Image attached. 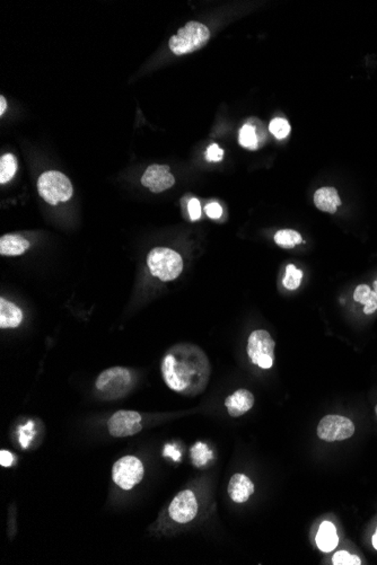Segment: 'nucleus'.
Returning a JSON list of instances; mask_svg holds the SVG:
<instances>
[{"instance_id": "nucleus-1", "label": "nucleus", "mask_w": 377, "mask_h": 565, "mask_svg": "<svg viewBox=\"0 0 377 565\" xmlns=\"http://www.w3.org/2000/svg\"><path fill=\"white\" fill-rule=\"evenodd\" d=\"M162 375L167 387L184 395L195 396L207 387L211 363L200 347L193 344H177L162 360Z\"/></svg>"}, {"instance_id": "nucleus-2", "label": "nucleus", "mask_w": 377, "mask_h": 565, "mask_svg": "<svg viewBox=\"0 0 377 565\" xmlns=\"http://www.w3.org/2000/svg\"><path fill=\"white\" fill-rule=\"evenodd\" d=\"M211 39V31L199 22L186 23L177 33L171 37L168 46L175 56H183L202 49Z\"/></svg>"}, {"instance_id": "nucleus-3", "label": "nucleus", "mask_w": 377, "mask_h": 565, "mask_svg": "<svg viewBox=\"0 0 377 565\" xmlns=\"http://www.w3.org/2000/svg\"><path fill=\"white\" fill-rule=\"evenodd\" d=\"M147 265L154 277L170 282L180 277L183 271V260L179 253L167 247H156L147 256Z\"/></svg>"}, {"instance_id": "nucleus-4", "label": "nucleus", "mask_w": 377, "mask_h": 565, "mask_svg": "<svg viewBox=\"0 0 377 565\" xmlns=\"http://www.w3.org/2000/svg\"><path fill=\"white\" fill-rule=\"evenodd\" d=\"M95 387L104 399L124 397L133 387V372L124 367L106 369L96 379Z\"/></svg>"}, {"instance_id": "nucleus-5", "label": "nucleus", "mask_w": 377, "mask_h": 565, "mask_svg": "<svg viewBox=\"0 0 377 565\" xmlns=\"http://www.w3.org/2000/svg\"><path fill=\"white\" fill-rule=\"evenodd\" d=\"M37 190L40 197L52 206L67 202L74 193L70 180L58 171L44 173L37 181Z\"/></svg>"}, {"instance_id": "nucleus-6", "label": "nucleus", "mask_w": 377, "mask_h": 565, "mask_svg": "<svg viewBox=\"0 0 377 565\" xmlns=\"http://www.w3.org/2000/svg\"><path fill=\"white\" fill-rule=\"evenodd\" d=\"M276 343L266 329L251 333L248 340V356L251 363L262 369H270L275 360Z\"/></svg>"}, {"instance_id": "nucleus-7", "label": "nucleus", "mask_w": 377, "mask_h": 565, "mask_svg": "<svg viewBox=\"0 0 377 565\" xmlns=\"http://www.w3.org/2000/svg\"><path fill=\"white\" fill-rule=\"evenodd\" d=\"M144 473L145 468L138 458L124 456L113 465L112 479L119 488L129 491L142 482Z\"/></svg>"}, {"instance_id": "nucleus-8", "label": "nucleus", "mask_w": 377, "mask_h": 565, "mask_svg": "<svg viewBox=\"0 0 377 565\" xmlns=\"http://www.w3.org/2000/svg\"><path fill=\"white\" fill-rule=\"evenodd\" d=\"M355 433V424L350 419L341 415H327L321 419L316 429L320 439L327 443L349 439Z\"/></svg>"}, {"instance_id": "nucleus-9", "label": "nucleus", "mask_w": 377, "mask_h": 565, "mask_svg": "<svg viewBox=\"0 0 377 565\" xmlns=\"http://www.w3.org/2000/svg\"><path fill=\"white\" fill-rule=\"evenodd\" d=\"M108 430L115 438L135 436L142 430V415L136 411H118L108 419Z\"/></svg>"}, {"instance_id": "nucleus-10", "label": "nucleus", "mask_w": 377, "mask_h": 565, "mask_svg": "<svg viewBox=\"0 0 377 565\" xmlns=\"http://www.w3.org/2000/svg\"><path fill=\"white\" fill-rule=\"evenodd\" d=\"M198 501L195 493L190 490L180 492L168 507V513L174 521L188 524L198 515Z\"/></svg>"}, {"instance_id": "nucleus-11", "label": "nucleus", "mask_w": 377, "mask_h": 565, "mask_svg": "<svg viewBox=\"0 0 377 565\" xmlns=\"http://www.w3.org/2000/svg\"><path fill=\"white\" fill-rule=\"evenodd\" d=\"M142 184L153 193H161L175 184V178L171 174L170 166L154 164L146 169L142 178Z\"/></svg>"}, {"instance_id": "nucleus-12", "label": "nucleus", "mask_w": 377, "mask_h": 565, "mask_svg": "<svg viewBox=\"0 0 377 565\" xmlns=\"http://www.w3.org/2000/svg\"><path fill=\"white\" fill-rule=\"evenodd\" d=\"M254 395L248 390H238L225 399V406L232 418H240L254 405Z\"/></svg>"}, {"instance_id": "nucleus-13", "label": "nucleus", "mask_w": 377, "mask_h": 565, "mask_svg": "<svg viewBox=\"0 0 377 565\" xmlns=\"http://www.w3.org/2000/svg\"><path fill=\"white\" fill-rule=\"evenodd\" d=\"M229 498L232 499L236 504H244L251 495L254 493V484L251 481L250 477H246L244 474L238 473L231 477V481L229 483Z\"/></svg>"}, {"instance_id": "nucleus-14", "label": "nucleus", "mask_w": 377, "mask_h": 565, "mask_svg": "<svg viewBox=\"0 0 377 565\" xmlns=\"http://www.w3.org/2000/svg\"><path fill=\"white\" fill-rule=\"evenodd\" d=\"M313 200L318 209L329 213H336L338 207H340L342 203L338 191L331 186L318 189L314 193Z\"/></svg>"}, {"instance_id": "nucleus-15", "label": "nucleus", "mask_w": 377, "mask_h": 565, "mask_svg": "<svg viewBox=\"0 0 377 565\" xmlns=\"http://www.w3.org/2000/svg\"><path fill=\"white\" fill-rule=\"evenodd\" d=\"M316 543L318 550L330 553L338 546L339 536H338L336 526L330 521H323L316 534Z\"/></svg>"}, {"instance_id": "nucleus-16", "label": "nucleus", "mask_w": 377, "mask_h": 565, "mask_svg": "<svg viewBox=\"0 0 377 565\" xmlns=\"http://www.w3.org/2000/svg\"><path fill=\"white\" fill-rule=\"evenodd\" d=\"M22 320V311L15 304L0 299V329H16Z\"/></svg>"}, {"instance_id": "nucleus-17", "label": "nucleus", "mask_w": 377, "mask_h": 565, "mask_svg": "<svg viewBox=\"0 0 377 565\" xmlns=\"http://www.w3.org/2000/svg\"><path fill=\"white\" fill-rule=\"evenodd\" d=\"M30 249V242L15 233H7L0 238V254L3 256H19Z\"/></svg>"}, {"instance_id": "nucleus-18", "label": "nucleus", "mask_w": 377, "mask_h": 565, "mask_svg": "<svg viewBox=\"0 0 377 565\" xmlns=\"http://www.w3.org/2000/svg\"><path fill=\"white\" fill-rule=\"evenodd\" d=\"M354 299L365 306L364 313L371 315L377 311V294L368 285H359L354 292Z\"/></svg>"}, {"instance_id": "nucleus-19", "label": "nucleus", "mask_w": 377, "mask_h": 565, "mask_svg": "<svg viewBox=\"0 0 377 565\" xmlns=\"http://www.w3.org/2000/svg\"><path fill=\"white\" fill-rule=\"evenodd\" d=\"M275 242L282 249H293L295 246L303 242V238L298 231L293 229H282L276 233Z\"/></svg>"}, {"instance_id": "nucleus-20", "label": "nucleus", "mask_w": 377, "mask_h": 565, "mask_svg": "<svg viewBox=\"0 0 377 565\" xmlns=\"http://www.w3.org/2000/svg\"><path fill=\"white\" fill-rule=\"evenodd\" d=\"M240 144L250 151H255L259 147V139H258L257 131L250 123H246L242 126L240 130V137H238Z\"/></svg>"}, {"instance_id": "nucleus-21", "label": "nucleus", "mask_w": 377, "mask_h": 565, "mask_svg": "<svg viewBox=\"0 0 377 565\" xmlns=\"http://www.w3.org/2000/svg\"><path fill=\"white\" fill-rule=\"evenodd\" d=\"M17 171V162L12 154L3 155L0 160V183L10 182Z\"/></svg>"}, {"instance_id": "nucleus-22", "label": "nucleus", "mask_w": 377, "mask_h": 565, "mask_svg": "<svg viewBox=\"0 0 377 565\" xmlns=\"http://www.w3.org/2000/svg\"><path fill=\"white\" fill-rule=\"evenodd\" d=\"M302 278H303L302 271L296 269L294 265H287L286 274H284V280H282L284 288H287L288 290H296L300 286Z\"/></svg>"}, {"instance_id": "nucleus-23", "label": "nucleus", "mask_w": 377, "mask_h": 565, "mask_svg": "<svg viewBox=\"0 0 377 565\" xmlns=\"http://www.w3.org/2000/svg\"><path fill=\"white\" fill-rule=\"evenodd\" d=\"M269 131L277 139H284L291 133V126L284 119H273L269 124Z\"/></svg>"}, {"instance_id": "nucleus-24", "label": "nucleus", "mask_w": 377, "mask_h": 565, "mask_svg": "<svg viewBox=\"0 0 377 565\" xmlns=\"http://www.w3.org/2000/svg\"><path fill=\"white\" fill-rule=\"evenodd\" d=\"M332 564L334 565H360L362 559L359 556L348 553L346 550H340L334 554L332 557Z\"/></svg>"}, {"instance_id": "nucleus-25", "label": "nucleus", "mask_w": 377, "mask_h": 565, "mask_svg": "<svg viewBox=\"0 0 377 565\" xmlns=\"http://www.w3.org/2000/svg\"><path fill=\"white\" fill-rule=\"evenodd\" d=\"M33 428H35V424H33V422L30 421L26 425L21 427V429H19V441H21V445L24 449L28 448V443L33 439V436H35Z\"/></svg>"}, {"instance_id": "nucleus-26", "label": "nucleus", "mask_w": 377, "mask_h": 565, "mask_svg": "<svg viewBox=\"0 0 377 565\" xmlns=\"http://www.w3.org/2000/svg\"><path fill=\"white\" fill-rule=\"evenodd\" d=\"M224 151L217 144L209 146L206 153V160L207 162H220L223 160Z\"/></svg>"}, {"instance_id": "nucleus-27", "label": "nucleus", "mask_w": 377, "mask_h": 565, "mask_svg": "<svg viewBox=\"0 0 377 565\" xmlns=\"http://www.w3.org/2000/svg\"><path fill=\"white\" fill-rule=\"evenodd\" d=\"M204 210H206L208 217L211 219H220L223 215V208H222L220 203H208Z\"/></svg>"}, {"instance_id": "nucleus-28", "label": "nucleus", "mask_w": 377, "mask_h": 565, "mask_svg": "<svg viewBox=\"0 0 377 565\" xmlns=\"http://www.w3.org/2000/svg\"><path fill=\"white\" fill-rule=\"evenodd\" d=\"M188 208V215H190V218H191L192 222L199 220V219H200L201 217V206L200 202H199V200L197 199L190 200Z\"/></svg>"}, {"instance_id": "nucleus-29", "label": "nucleus", "mask_w": 377, "mask_h": 565, "mask_svg": "<svg viewBox=\"0 0 377 565\" xmlns=\"http://www.w3.org/2000/svg\"><path fill=\"white\" fill-rule=\"evenodd\" d=\"M15 457L12 456V452H7V450H1L0 452V465L3 467H10L14 464Z\"/></svg>"}, {"instance_id": "nucleus-30", "label": "nucleus", "mask_w": 377, "mask_h": 565, "mask_svg": "<svg viewBox=\"0 0 377 565\" xmlns=\"http://www.w3.org/2000/svg\"><path fill=\"white\" fill-rule=\"evenodd\" d=\"M7 103L6 99L3 96H0V115L3 117V113L6 112Z\"/></svg>"}, {"instance_id": "nucleus-31", "label": "nucleus", "mask_w": 377, "mask_h": 565, "mask_svg": "<svg viewBox=\"0 0 377 565\" xmlns=\"http://www.w3.org/2000/svg\"><path fill=\"white\" fill-rule=\"evenodd\" d=\"M371 542H373V546H374L375 550H377V528L374 536H373V539H371Z\"/></svg>"}, {"instance_id": "nucleus-32", "label": "nucleus", "mask_w": 377, "mask_h": 565, "mask_svg": "<svg viewBox=\"0 0 377 565\" xmlns=\"http://www.w3.org/2000/svg\"><path fill=\"white\" fill-rule=\"evenodd\" d=\"M374 291L377 294V279L374 281Z\"/></svg>"}, {"instance_id": "nucleus-33", "label": "nucleus", "mask_w": 377, "mask_h": 565, "mask_svg": "<svg viewBox=\"0 0 377 565\" xmlns=\"http://www.w3.org/2000/svg\"><path fill=\"white\" fill-rule=\"evenodd\" d=\"M375 413H376V415H377V404H376V406H375Z\"/></svg>"}]
</instances>
